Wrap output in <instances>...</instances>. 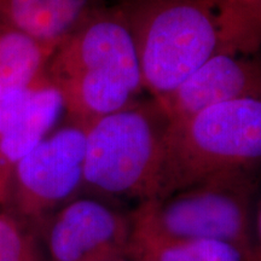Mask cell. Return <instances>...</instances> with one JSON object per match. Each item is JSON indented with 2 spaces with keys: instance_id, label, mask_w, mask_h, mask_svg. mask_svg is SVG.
Segmentation results:
<instances>
[{
  "instance_id": "obj_8",
  "label": "cell",
  "mask_w": 261,
  "mask_h": 261,
  "mask_svg": "<svg viewBox=\"0 0 261 261\" xmlns=\"http://www.w3.org/2000/svg\"><path fill=\"white\" fill-rule=\"evenodd\" d=\"M63 110L60 90L46 73L0 99V201L8 198L18 163L50 135Z\"/></svg>"
},
{
  "instance_id": "obj_15",
  "label": "cell",
  "mask_w": 261,
  "mask_h": 261,
  "mask_svg": "<svg viewBox=\"0 0 261 261\" xmlns=\"http://www.w3.org/2000/svg\"><path fill=\"white\" fill-rule=\"evenodd\" d=\"M253 261H261V202L255 208L254 215V241H253Z\"/></svg>"
},
{
  "instance_id": "obj_17",
  "label": "cell",
  "mask_w": 261,
  "mask_h": 261,
  "mask_svg": "<svg viewBox=\"0 0 261 261\" xmlns=\"http://www.w3.org/2000/svg\"><path fill=\"white\" fill-rule=\"evenodd\" d=\"M0 27H2V24H0Z\"/></svg>"
},
{
  "instance_id": "obj_7",
  "label": "cell",
  "mask_w": 261,
  "mask_h": 261,
  "mask_svg": "<svg viewBox=\"0 0 261 261\" xmlns=\"http://www.w3.org/2000/svg\"><path fill=\"white\" fill-rule=\"evenodd\" d=\"M47 242L54 261L126 259L129 214L92 198L71 200L52 218Z\"/></svg>"
},
{
  "instance_id": "obj_12",
  "label": "cell",
  "mask_w": 261,
  "mask_h": 261,
  "mask_svg": "<svg viewBox=\"0 0 261 261\" xmlns=\"http://www.w3.org/2000/svg\"><path fill=\"white\" fill-rule=\"evenodd\" d=\"M54 50L23 33L0 27V99L46 73Z\"/></svg>"
},
{
  "instance_id": "obj_6",
  "label": "cell",
  "mask_w": 261,
  "mask_h": 261,
  "mask_svg": "<svg viewBox=\"0 0 261 261\" xmlns=\"http://www.w3.org/2000/svg\"><path fill=\"white\" fill-rule=\"evenodd\" d=\"M93 71H114L143 86L135 44L119 6L94 10L56 48L46 68L54 84Z\"/></svg>"
},
{
  "instance_id": "obj_3",
  "label": "cell",
  "mask_w": 261,
  "mask_h": 261,
  "mask_svg": "<svg viewBox=\"0 0 261 261\" xmlns=\"http://www.w3.org/2000/svg\"><path fill=\"white\" fill-rule=\"evenodd\" d=\"M169 117L158 100H135L86 128L84 185L108 197H155Z\"/></svg>"
},
{
  "instance_id": "obj_4",
  "label": "cell",
  "mask_w": 261,
  "mask_h": 261,
  "mask_svg": "<svg viewBox=\"0 0 261 261\" xmlns=\"http://www.w3.org/2000/svg\"><path fill=\"white\" fill-rule=\"evenodd\" d=\"M256 188V172L215 175L163 198L139 202L129 213L130 225L163 236L220 241L252 255Z\"/></svg>"
},
{
  "instance_id": "obj_5",
  "label": "cell",
  "mask_w": 261,
  "mask_h": 261,
  "mask_svg": "<svg viewBox=\"0 0 261 261\" xmlns=\"http://www.w3.org/2000/svg\"><path fill=\"white\" fill-rule=\"evenodd\" d=\"M85 146V126L70 121L54 130L18 163L8 198L35 217L67 204L84 185Z\"/></svg>"
},
{
  "instance_id": "obj_10",
  "label": "cell",
  "mask_w": 261,
  "mask_h": 261,
  "mask_svg": "<svg viewBox=\"0 0 261 261\" xmlns=\"http://www.w3.org/2000/svg\"><path fill=\"white\" fill-rule=\"evenodd\" d=\"M99 6L97 0H0V24L56 51Z\"/></svg>"
},
{
  "instance_id": "obj_9",
  "label": "cell",
  "mask_w": 261,
  "mask_h": 261,
  "mask_svg": "<svg viewBox=\"0 0 261 261\" xmlns=\"http://www.w3.org/2000/svg\"><path fill=\"white\" fill-rule=\"evenodd\" d=\"M242 99H261V57L215 52L173 92L156 100L173 121Z\"/></svg>"
},
{
  "instance_id": "obj_11",
  "label": "cell",
  "mask_w": 261,
  "mask_h": 261,
  "mask_svg": "<svg viewBox=\"0 0 261 261\" xmlns=\"http://www.w3.org/2000/svg\"><path fill=\"white\" fill-rule=\"evenodd\" d=\"M127 259L130 261H253L233 244L213 240L169 237L132 227Z\"/></svg>"
},
{
  "instance_id": "obj_2",
  "label": "cell",
  "mask_w": 261,
  "mask_h": 261,
  "mask_svg": "<svg viewBox=\"0 0 261 261\" xmlns=\"http://www.w3.org/2000/svg\"><path fill=\"white\" fill-rule=\"evenodd\" d=\"M219 0H123L143 86L152 98L173 92L219 47Z\"/></svg>"
},
{
  "instance_id": "obj_14",
  "label": "cell",
  "mask_w": 261,
  "mask_h": 261,
  "mask_svg": "<svg viewBox=\"0 0 261 261\" xmlns=\"http://www.w3.org/2000/svg\"><path fill=\"white\" fill-rule=\"evenodd\" d=\"M0 261H34L15 224L0 217Z\"/></svg>"
},
{
  "instance_id": "obj_16",
  "label": "cell",
  "mask_w": 261,
  "mask_h": 261,
  "mask_svg": "<svg viewBox=\"0 0 261 261\" xmlns=\"http://www.w3.org/2000/svg\"><path fill=\"white\" fill-rule=\"evenodd\" d=\"M115 261H130V260H128V259H127V257H126V259H120V260H115Z\"/></svg>"
},
{
  "instance_id": "obj_1",
  "label": "cell",
  "mask_w": 261,
  "mask_h": 261,
  "mask_svg": "<svg viewBox=\"0 0 261 261\" xmlns=\"http://www.w3.org/2000/svg\"><path fill=\"white\" fill-rule=\"evenodd\" d=\"M261 166V99L221 103L173 120L163 137L154 198Z\"/></svg>"
},
{
  "instance_id": "obj_13",
  "label": "cell",
  "mask_w": 261,
  "mask_h": 261,
  "mask_svg": "<svg viewBox=\"0 0 261 261\" xmlns=\"http://www.w3.org/2000/svg\"><path fill=\"white\" fill-rule=\"evenodd\" d=\"M217 52L256 55L261 47V0H219Z\"/></svg>"
}]
</instances>
